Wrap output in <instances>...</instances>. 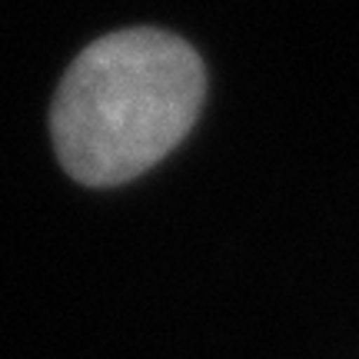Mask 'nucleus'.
I'll use <instances>...</instances> for the list:
<instances>
[{
	"mask_svg": "<svg viewBox=\"0 0 359 359\" xmlns=\"http://www.w3.org/2000/svg\"><path fill=\"white\" fill-rule=\"evenodd\" d=\"M206 90L187 40L133 27L93 40L53 97L50 130L64 170L116 187L156 167L190 133Z\"/></svg>",
	"mask_w": 359,
	"mask_h": 359,
	"instance_id": "obj_1",
	"label": "nucleus"
}]
</instances>
